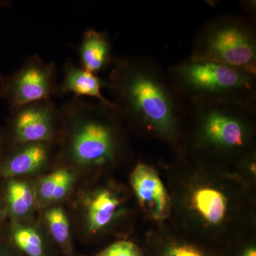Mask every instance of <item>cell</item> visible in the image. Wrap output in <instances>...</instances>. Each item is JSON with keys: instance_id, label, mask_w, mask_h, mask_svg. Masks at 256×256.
<instances>
[{"instance_id": "1", "label": "cell", "mask_w": 256, "mask_h": 256, "mask_svg": "<svg viewBox=\"0 0 256 256\" xmlns=\"http://www.w3.org/2000/svg\"><path fill=\"white\" fill-rule=\"evenodd\" d=\"M108 87L124 122L176 142L188 106L173 88L166 70L146 56H114Z\"/></svg>"}, {"instance_id": "2", "label": "cell", "mask_w": 256, "mask_h": 256, "mask_svg": "<svg viewBox=\"0 0 256 256\" xmlns=\"http://www.w3.org/2000/svg\"><path fill=\"white\" fill-rule=\"evenodd\" d=\"M58 152L54 162L79 173L112 164L122 148L124 121L116 108L73 96L60 108Z\"/></svg>"}, {"instance_id": "3", "label": "cell", "mask_w": 256, "mask_h": 256, "mask_svg": "<svg viewBox=\"0 0 256 256\" xmlns=\"http://www.w3.org/2000/svg\"><path fill=\"white\" fill-rule=\"evenodd\" d=\"M173 88L188 104L256 105V74L226 64L191 57L166 70Z\"/></svg>"}, {"instance_id": "4", "label": "cell", "mask_w": 256, "mask_h": 256, "mask_svg": "<svg viewBox=\"0 0 256 256\" xmlns=\"http://www.w3.org/2000/svg\"><path fill=\"white\" fill-rule=\"evenodd\" d=\"M190 57L256 74V16L222 14L210 18L197 32Z\"/></svg>"}, {"instance_id": "5", "label": "cell", "mask_w": 256, "mask_h": 256, "mask_svg": "<svg viewBox=\"0 0 256 256\" xmlns=\"http://www.w3.org/2000/svg\"><path fill=\"white\" fill-rule=\"evenodd\" d=\"M188 106V117L194 126L200 146L223 152L246 148L254 130L256 105L207 102Z\"/></svg>"}, {"instance_id": "6", "label": "cell", "mask_w": 256, "mask_h": 256, "mask_svg": "<svg viewBox=\"0 0 256 256\" xmlns=\"http://www.w3.org/2000/svg\"><path fill=\"white\" fill-rule=\"evenodd\" d=\"M57 84L56 66L35 54L12 74L0 75V98L10 110L31 102L53 99Z\"/></svg>"}, {"instance_id": "7", "label": "cell", "mask_w": 256, "mask_h": 256, "mask_svg": "<svg viewBox=\"0 0 256 256\" xmlns=\"http://www.w3.org/2000/svg\"><path fill=\"white\" fill-rule=\"evenodd\" d=\"M60 108L53 99L31 102L10 110L4 130L8 148L28 142L56 146L60 138Z\"/></svg>"}, {"instance_id": "8", "label": "cell", "mask_w": 256, "mask_h": 256, "mask_svg": "<svg viewBox=\"0 0 256 256\" xmlns=\"http://www.w3.org/2000/svg\"><path fill=\"white\" fill-rule=\"evenodd\" d=\"M82 235L92 237L110 225L118 214L121 202L112 190L108 188L80 190L74 202Z\"/></svg>"}, {"instance_id": "9", "label": "cell", "mask_w": 256, "mask_h": 256, "mask_svg": "<svg viewBox=\"0 0 256 256\" xmlns=\"http://www.w3.org/2000/svg\"><path fill=\"white\" fill-rule=\"evenodd\" d=\"M54 146L28 142L9 146L0 158V180L30 178L53 162Z\"/></svg>"}, {"instance_id": "10", "label": "cell", "mask_w": 256, "mask_h": 256, "mask_svg": "<svg viewBox=\"0 0 256 256\" xmlns=\"http://www.w3.org/2000/svg\"><path fill=\"white\" fill-rule=\"evenodd\" d=\"M130 182L143 210L154 220L162 218L168 212L169 200L154 168L138 164L131 174Z\"/></svg>"}, {"instance_id": "11", "label": "cell", "mask_w": 256, "mask_h": 256, "mask_svg": "<svg viewBox=\"0 0 256 256\" xmlns=\"http://www.w3.org/2000/svg\"><path fill=\"white\" fill-rule=\"evenodd\" d=\"M108 82L99 75L90 73L78 66L73 60H68L64 66V76L57 84L56 96H64L72 94L76 97L90 99L116 108L112 100L106 98L102 92V88L108 89Z\"/></svg>"}, {"instance_id": "12", "label": "cell", "mask_w": 256, "mask_h": 256, "mask_svg": "<svg viewBox=\"0 0 256 256\" xmlns=\"http://www.w3.org/2000/svg\"><path fill=\"white\" fill-rule=\"evenodd\" d=\"M6 244L21 256H57L58 252L41 223L33 220L11 222Z\"/></svg>"}, {"instance_id": "13", "label": "cell", "mask_w": 256, "mask_h": 256, "mask_svg": "<svg viewBox=\"0 0 256 256\" xmlns=\"http://www.w3.org/2000/svg\"><path fill=\"white\" fill-rule=\"evenodd\" d=\"M6 216L11 222L32 220L37 206L36 184L30 178L5 180L2 190Z\"/></svg>"}, {"instance_id": "14", "label": "cell", "mask_w": 256, "mask_h": 256, "mask_svg": "<svg viewBox=\"0 0 256 256\" xmlns=\"http://www.w3.org/2000/svg\"><path fill=\"white\" fill-rule=\"evenodd\" d=\"M78 174L72 166H58L35 181L38 210L60 204L70 196L78 182Z\"/></svg>"}, {"instance_id": "15", "label": "cell", "mask_w": 256, "mask_h": 256, "mask_svg": "<svg viewBox=\"0 0 256 256\" xmlns=\"http://www.w3.org/2000/svg\"><path fill=\"white\" fill-rule=\"evenodd\" d=\"M78 53L80 67L96 75L110 67L114 56L107 32L95 28L84 32Z\"/></svg>"}, {"instance_id": "16", "label": "cell", "mask_w": 256, "mask_h": 256, "mask_svg": "<svg viewBox=\"0 0 256 256\" xmlns=\"http://www.w3.org/2000/svg\"><path fill=\"white\" fill-rule=\"evenodd\" d=\"M41 224L58 252L64 256H76L70 218L62 205L42 210Z\"/></svg>"}, {"instance_id": "17", "label": "cell", "mask_w": 256, "mask_h": 256, "mask_svg": "<svg viewBox=\"0 0 256 256\" xmlns=\"http://www.w3.org/2000/svg\"><path fill=\"white\" fill-rule=\"evenodd\" d=\"M192 203L207 222L218 224L223 220L226 210V202L220 192L210 188H200L194 194Z\"/></svg>"}, {"instance_id": "18", "label": "cell", "mask_w": 256, "mask_h": 256, "mask_svg": "<svg viewBox=\"0 0 256 256\" xmlns=\"http://www.w3.org/2000/svg\"><path fill=\"white\" fill-rule=\"evenodd\" d=\"M95 256H144L140 249L132 242L119 240L111 244Z\"/></svg>"}, {"instance_id": "19", "label": "cell", "mask_w": 256, "mask_h": 256, "mask_svg": "<svg viewBox=\"0 0 256 256\" xmlns=\"http://www.w3.org/2000/svg\"><path fill=\"white\" fill-rule=\"evenodd\" d=\"M166 256H206L196 247L188 244L174 246L170 248Z\"/></svg>"}, {"instance_id": "20", "label": "cell", "mask_w": 256, "mask_h": 256, "mask_svg": "<svg viewBox=\"0 0 256 256\" xmlns=\"http://www.w3.org/2000/svg\"><path fill=\"white\" fill-rule=\"evenodd\" d=\"M242 9L245 10L250 16H256V2L255 0H246L240 2Z\"/></svg>"}, {"instance_id": "21", "label": "cell", "mask_w": 256, "mask_h": 256, "mask_svg": "<svg viewBox=\"0 0 256 256\" xmlns=\"http://www.w3.org/2000/svg\"><path fill=\"white\" fill-rule=\"evenodd\" d=\"M0 256H21L6 242H0Z\"/></svg>"}, {"instance_id": "22", "label": "cell", "mask_w": 256, "mask_h": 256, "mask_svg": "<svg viewBox=\"0 0 256 256\" xmlns=\"http://www.w3.org/2000/svg\"><path fill=\"white\" fill-rule=\"evenodd\" d=\"M6 217V213H5V207L4 200H3L2 191L0 190V230H1L3 222Z\"/></svg>"}, {"instance_id": "23", "label": "cell", "mask_w": 256, "mask_h": 256, "mask_svg": "<svg viewBox=\"0 0 256 256\" xmlns=\"http://www.w3.org/2000/svg\"><path fill=\"white\" fill-rule=\"evenodd\" d=\"M5 148H8L6 138H5L4 131L0 129V158L3 156L5 150Z\"/></svg>"}, {"instance_id": "24", "label": "cell", "mask_w": 256, "mask_h": 256, "mask_svg": "<svg viewBox=\"0 0 256 256\" xmlns=\"http://www.w3.org/2000/svg\"><path fill=\"white\" fill-rule=\"evenodd\" d=\"M12 2L9 0H0V10L11 6Z\"/></svg>"}, {"instance_id": "25", "label": "cell", "mask_w": 256, "mask_h": 256, "mask_svg": "<svg viewBox=\"0 0 256 256\" xmlns=\"http://www.w3.org/2000/svg\"><path fill=\"white\" fill-rule=\"evenodd\" d=\"M242 256H256V250L254 248H248L245 252H244Z\"/></svg>"}]
</instances>
